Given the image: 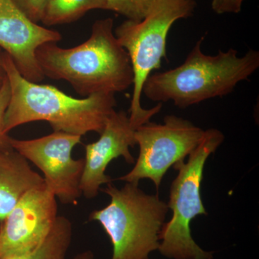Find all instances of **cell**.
<instances>
[{"label":"cell","mask_w":259,"mask_h":259,"mask_svg":"<svg viewBox=\"0 0 259 259\" xmlns=\"http://www.w3.org/2000/svg\"><path fill=\"white\" fill-rule=\"evenodd\" d=\"M139 185L126 182L119 189L107 184L100 191L110 197V203L89 216V221L101 225L110 238L111 259H146L159 247L169 208L158 194L146 193Z\"/></svg>","instance_id":"cell-4"},{"label":"cell","mask_w":259,"mask_h":259,"mask_svg":"<svg viewBox=\"0 0 259 259\" xmlns=\"http://www.w3.org/2000/svg\"><path fill=\"white\" fill-rule=\"evenodd\" d=\"M3 54L4 51L0 49V90L7 80V74L3 65Z\"/></svg>","instance_id":"cell-19"},{"label":"cell","mask_w":259,"mask_h":259,"mask_svg":"<svg viewBox=\"0 0 259 259\" xmlns=\"http://www.w3.org/2000/svg\"><path fill=\"white\" fill-rule=\"evenodd\" d=\"M10 88L8 78L0 90V151L11 147L10 144V137L5 131V115L9 105Z\"/></svg>","instance_id":"cell-16"},{"label":"cell","mask_w":259,"mask_h":259,"mask_svg":"<svg viewBox=\"0 0 259 259\" xmlns=\"http://www.w3.org/2000/svg\"><path fill=\"white\" fill-rule=\"evenodd\" d=\"M72 238V223L64 216H58L45 241L35 250L0 259H67Z\"/></svg>","instance_id":"cell-13"},{"label":"cell","mask_w":259,"mask_h":259,"mask_svg":"<svg viewBox=\"0 0 259 259\" xmlns=\"http://www.w3.org/2000/svg\"><path fill=\"white\" fill-rule=\"evenodd\" d=\"M203 40L199 39L180 66L150 75L143 88L145 96L184 109L229 95L258 69V51L249 50L241 57L233 49L206 55L201 49Z\"/></svg>","instance_id":"cell-3"},{"label":"cell","mask_w":259,"mask_h":259,"mask_svg":"<svg viewBox=\"0 0 259 259\" xmlns=\"http://www.w3.org/2000/svg\"><path fill=\"white\" fill-rule=\"evenodd\" d=\"M72 259H95V255L92 250H87L75 255Z\"/></svg>","instance_id":"cell-20"},{"label":"cell","mask_w":259,"mask_h":259,"mask_svg":"<svg viewBox=\"0 0 259 259\" xmlns=\"http://www.w3.org/2000/svg\"><path fill=\"white\" fill-rule=\"evenodd\" d=\"M146 259H150V258H146Z\"/></svg>","instance_id":"cell-21"},{"label":"cell","mask_w":259,"mask_h":259,"mask_svg":"<svg viewBox=\"0 0 259 259\" xmlns=\"http://www.w3.org/2000/svg\"><path fill=\"white\" fill-rule=\"evenodd\" d=\"M56 197L46 185L29 191L0 222V258L37 248L58 217Z\"/></svg>","instance_id":"cell-9"},{"label":"cell","mask_w":259,"mask_h":259,"mask_svg":"<svg viewBox=\"0 0 259 259\" xmlns=\"http://www.w3.org/2000/svg\"><path fill=\"white\" fill-rule=\"evenodd\" d=\"M204 132L175 115H166L163 124L148 122L140 126L135 133L139 156L131 171L118 180L137 184L150 180L158 190L168 170L185 161L202 141Z\"/></svg>","instance_id":"cell-7"},{"label":"cell","mask_w":259,"mask_h":259,"mask_svg":"<svg viewBox=\"0 0 259 259\" xmlns=\"http://www.w3.org/2000/svg\"><path fill=\"white\" fill-rule=\"evenodd\" d=\"M44 185V178L12 146L0 151V222L29 191Z\"/></svg>","instance_id":"cell-12"},{"label":"cell","mask_w":259,"mask_h":259,"mask_svg":"<svg viewBox=\"0 0 259 259\" xmlns=\"http://www.w3.org/2000/svg\"><path fill=\"white\" fill-rule=\"evenodd\" d=\"M19 9L35 23L41 22L49 0H13Z\"/></svg>","instance_id":"cell-17"},{"label":"cell","mask_w":259,"mask_h":259,"mask_svg":"<svg viewBox=\"0 0 259 259\" xmlns=\"http://www.w3.org/2000/svg\"><path fill=\"white\" fill-rule=\"evenodd\" d=\"M155 0H107V10L140 21L148 14Z\"/></svg>","instance_id":"cell-15"},{"label":"cell","mask_w":259,"mask_h":259,"mask_svg":"<svg viewBox=\"0 0 259 259\" xmlns=\"http://www.w3.org/2000/svg\"><path fill=\"white\" fill-rule=\"evenodd\" d=\"M3 65L10 88L4 120L6 134L23 124L45 121L54 132L80 136L90 132L100 134L115 110L117 102L114 94L74 98L55 87L25 79L5 52Z\"/></svg>","instance_id":"cell-2"},{"label":"cell","mask_w":259,"mask_h":259,"mask_svg":"<svg viewBox=\"0 0 259 259\" xmlns=\"http://www.w3.org/2000/svg\"><path fill=\"white\" fill-rule=\"evenodd\" d=\"M195 0H155L140 21L127 20L115 30L121 47L128 54L134 71V92L129 118L136 127L144 125L161 111L162 103L150 109L141 106L144 85L152 71L161 67L166 57V39L173 24L193 15Z\"/></svg>","instance_id":"cell-5"},{"label":"cell","mask_w":259,"mask_h":259,"mask_svg":"<svg viewBox=\"0 0 259 259\" xmlns=\"http://www.w3.org/2000/svg\"><path fill=\"white\" fill-rule=\"evenodd\" d=\"M224 139L219 130L204 131L202 141L189 155L187 161L174 165L178 174L170 187L167 203L172 217L162 227L158 248L163 256L169 259H213L214 253L201 248L192 238L190 224L197 216L207 214L201 197L204 165Z\"/></svg>","instance_id":"cell-6"},{"label":"cell","mask_w":259,"mask_h":259,"mask_svg":"<svg viewBox=\"0 0 259 259\" xmlns=\"http://www.w3.org/2000/svg\"><path fill=\"white\" fill-rule=\"evenodd\" d=\"M60 32L34 23L13 0H0V49L13 61L25 79L38 83L44 79L35 51L47 42H58Z\"/></svg>","instance_id":"cell-10"},{"label":"cell","mask_w":259,"mask_h":259,"mask_svg":"<svg viewBox=\"0 0 259 259\" xmlns=\"http://www.w3.org/2000/svg\"><path fill=\"white\" fill-rule=\"evenodd\" d=\"M244 0H212V9L217 14L238 13Z\"/></svg>","instance_id":"cell-18"},{"label":"cell","mask_w":259,"mask_h":259,"mask_svg":"<svg viewBox=\"0 0 259 259\" xmlns=\"http://www.w3.org/2000/svg\"><path fill=\"white\" fill-rule=\"evenodd\" d=\"M137 128L127 112L115 110L107 119L100 139L85 145L84 167L80 185L85 198H95L102 185L112 183L113 180L106 175V170L114 159L122 157L127 163H135L130 148L136 145Z\"/></svg>","instance_id":"cell-11"},{"label":"cell","mask_w":259,"mask_h":259,"mask_svg":"<svg viewBox=\"0 0 259 259\" xmlns=\"http://www.w3.org/2000/svg\"><path fill=\"white\" fill-rule=\"evenodd\" d=\"M81 136L54 132L38 139L18 140L10 137L12 148L44 174L47 190L62 204H76L81 194L80 185L84 158H72Z\"/></svg>","instance_id":"cell-8"},{"label":"cell","mask_w":259,"mask_h":259,"mask_svg":"<svg viewBox=\"0 0 259 259\" xmlns=\"http://www.w3.org/2000/svg\"><path fill=\"white\" fill-rule=\"evenodd\" d=\"M113 19L98 20L91 35L76 47L64 49L47 42L35 51L44 76L64 80L84 98L96 94L122 93L134 83L128 54L113 30Z\"/></svg>","instance_id":"cell-1"},{"label":"cell","mask_w":259,"mask_h":259,"mask_svg":"<svg viewBox=\"0 0 259 259\" xmlns=\"http://www.w3.org/2000/svg\"><path fill=\"white\" fill-rule=\"evenodd\" d=\"M98 9L107 10V0H49L41 22L47 26L71 23Z\"/></svg>","instance_id":"cell-14"}]
</instances>
